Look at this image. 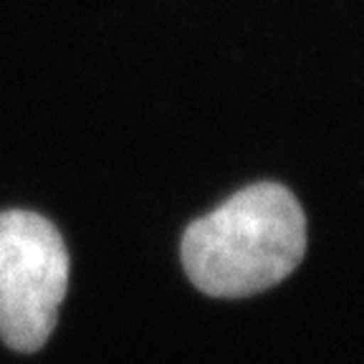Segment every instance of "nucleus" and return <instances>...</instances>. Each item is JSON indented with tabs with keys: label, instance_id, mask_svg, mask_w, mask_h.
I'll return each mask as SVG.
<instances>
[{
	"label": "nucleus",
	"instance_id": "obj_2",
	"mask_svg": "<svg viewBox=\"0 0 364 364\" xmlns=\"http://www.w3.org/2000/svg\"><path fill=\"white\" fill-rule=\"evenodd\" d=\"M68 286L61 233L38 213H0V339L16 352L48 341Z\"/></svg>",
	"mask_w": 364,
	"mask_h": 364
},
{
	"label": "nucleus",
	"instance_id": "obj_1",
	"mask_svg": "<svg viewBox=\"0 0 364 364\" xmlns=\"http://www.w3.org/2000/svg\"><path fill=\"white\" fill-rule=\"evenodd\" d=\"M182 266L203 294L253 296L281 281L306 253V218L291 190L256 182L228 198L182 235Z\"/></svg>",
	"mask_w": 364,
	"mask_h": 364
}]
</instances>
